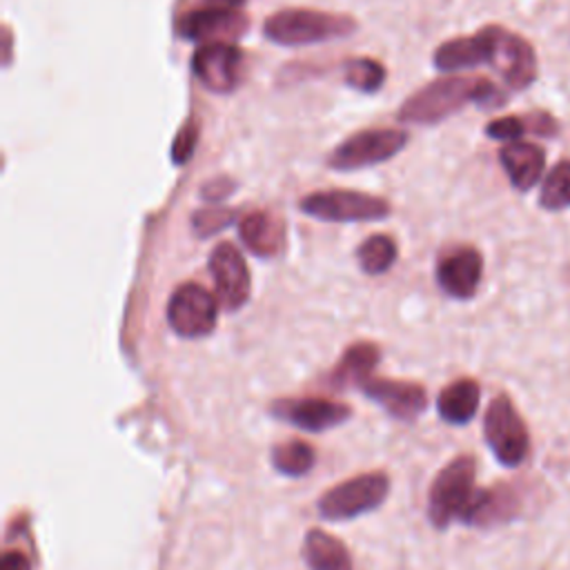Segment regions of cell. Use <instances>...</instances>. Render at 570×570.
Instances as JSON below:
<instances>
[{
  "instance_id": "obj_16",
  "label": "cell",
  "mask_w": 570,
  "mask_h": 570,
  "mask_svg": "<svg viewBox=\"0 0 570 570\" xmlns=\"http://www.w3.org/2000/svg\"><path fill=\"white\" fill-rule=\"evenodd\" d=\"M483 274V258L474 247H456L436 265L439 287L452 298H472Z\"/></svg>"
},
{
  "instance_id": "obj_17",
  "label": "cell",
  "mask_w": 570,
  "mask_h": 570,
  "mask_svg": "<svg viewBox=\"0 0 570 570\" xmlns=\"http://www.w3.org/2000/svg\"><path fill=\"white\" fill-rule=\"evenodd\" d=\"M499 163L505 169L510 183L519 191H528L543 174L546 154L532 142H508L499 149Z\"/></svg>"
},
{
  "instance_id": "obj_10",
  "label": "cell",
  "mask_w": 570,
  "mask_h": 570,
  "mask_svg": "<svg viewBox=\"0 0 570 570\" xmlns=\"http://www.w3.org/2000/svg\"><path fill=\"white\" fill-rule=\"evenodd\" d=\"M191 71L205 89L229 94L240 82L243 51L232 42L200 45L191 56Z\"/></svg>"
},
{
  "instance_id": "obj_6",
  "label": "cell",
  "mask_w": 570,
  "mask_h": 570,
  "mask_svg": "<svg viewBox=\"0 0 570 570\" xmlns=\"http://www.w3.org/2000/svg\"><path fill=\"white\" fill-rule=\"evenodd\" d=\"M488 38V62L512 91L528 89L537 78V53L532 45L499 24L483 27Z\"/></svg>"
},
{
  "instance_id": "obj_1",
  "label": "cell",
  "mask_w": 570,
  "mask_h": 570,
  "mask_svg": "<svg viewBox=\"0 0 570 570\" xmlns=\"http://www.w3.org/2000/svg\"><path fill=\"white\" fill-rule=\"evenodd\" d=\"M470 102L492 109L505 102V94L485 78H439L421 87L401 105L399 120L414 125H432L452 116Z\"/></svg>"
},
{
  "instance_id": "obj_24",
  "label": "cell",
  "mask_w": 570,
  "mask_h": 570,
  "mask_svg": "<svg viewBox=\"0 0 570 570\" xmlns=\"http://www.w3.org/2000/svg\"><path fill=\"white\" fill-rule=\"evenodd\" d=\"M358 265L365 274L379 276L387 272L396 261V243L385 234H374L363 240V245L356 249Z\"/></svg>"
},
{
  "instance_id": "obj_19",
  "label": "cell",
  "mask_w": 570,
  "mask_h": 570,
  "mask_svg": "<svg viewBox=\"0 0 570 570\" xmlns=\"http://www.w3.org/2000/svg\"><path fill=\"white\" fill-rule=\"evenodd\" d=\"M485 62H488V38L483 29L476 31L474 36H459V38L445 40L434 51V67L441 71H456V69H468Z\"/></svg>"
},
{
  "instance_id": "obj_32",
  "label": "cell",
  "mask_w": 570,
  "mask_h": 570,
  "mask_svg": "<svg viewBox=\"0 0 570 570\" xmlns=\"http://www.w3.org/2000/svg\"><path fill=\"white\" fill-rule=\"evenodd\" d=\"M232 189H234V187H232V180H229V178H216V180L205 183V187H203V198H207V200H218V198L227 196Z\"/></svg>"
},
{
  "instance_id": "obj_30",
  "label": "cell",
  "mask_w": 570,
  "mask_h": 570,
  "mask_svg": "<svg viewBox=\"0 0 570 570\" xmlns=\"http://www.w3.org/2000/svg\"><path fill=\"white\" fill-rule=\"evenodd\" d=\"M528 120V131H532L534 136H546V138H552L557 131H559V122L546 114V111H537V114H528L525 116Z\"/></svg>"
},
{
  "instance_id": "obj_21",
  "label": "cell",
  "mask_w": 570,
  "mask_h": 570,
  "mask_svg": "<svg viewBox=\"0 0 570 570\" xmlns=\"http://www.w3.org/2000/svg\"><path fill=\"white\" fill-rule=\"evenodd\" d=\"M303 554L312 570H352V554L345 543L318 528L307 532Z\"/></svg>"
},
{
  "instance_id": "obj_5",
  "label": "cell",
  "mask_w": 570,
  "mask_h": 570,
  "mask_svg": "<svg viewBox=\"0 0 570 570\" xmlns=\"http://www.w3.org/2000/svg\"><path fill=\"white\" fill-rule=\"evenodd\" d=\"M387 492L390 479L385 472H365L323 492L316 508L327 521H345L379 508Z\"/></svg>"
},
{
  "instance_id": "obj_15",
  "label": "cell",
  "mask_w": 570,
  "mask_h": 570,
  "mask_svg": "<svg viewBox=\"0 0 570 570\" xmlns=\"http://www.w3.org/2000/svg\"><path fill=\"white\" fill-rule=\"evenodd\" d=\"M523 505V492L517 483H497L492 488H479L463 523L476 528H494L512 521Z\"/></svg>"
},
{
  "instance_id": "obj_2",
  "label": "cell",
  "mask_w": 570,
  "mask_h": 570,
  "mask_svg": "<svg viewBox=\"0 0 570 570\" xmlns=\"http://www.w3.org/2000/svg\"><path fill=\"white\" fill-rule=\"evenodd\" d=\"M474 479L476 461L470 454H459L439 470L428 492V517L434 528H445L454 519H465L479 492Z\"/></svg>"
},
{
  "instance_id": "obj_26",
  "label": "cell",
  "mask_w": 570,
  "mask_h": 570,
  "mask_svg": "<svg viewBox=\"0 0 570 570\" xmlns=\"http://www.w3.org/2000/svg\"><path fill=\"white\" fill-rule=\"evenodd\" d=\"M343 78L350 87L363 94H372V91H379L381 85L385 82V67L372 58L347 60L343 69Z\"/></svg>"
},
{
  "instance_id": "obj_11",
  "label": "cell",
  "mask_w": 570,
  "mask_h": 570,
  "mask_svg": "<svg viewBox=\"0 0 570 570\" xmlns=\"http://www.w3.org/2000/svg\"><path fill=\"white\" fill-rule=\"evenodd\" d=\"M209 274L216 287L218 303L234 312L249 298V269L243 254L232 243H218L209 254Z\"/></svg>"
},
{
  "instance_id": "obj_28",
  "label": "cell",
  "mask_w": 570,
  "mask_h": 570,
  "mask_svg": "<svg viewBox=\"0 0 570 570\" xmlns=\"http://www.w3.org/2000/svg\"><path fill=\"white\" fill-rule=\"evenodd\" d=\"M525 131H528V120L521 116H505V118L490 120L485 125V134L494 140H512L514 142Z\"/></svg>"
},
{
  "instance_id": "obj_3",
  "label": "cell",
  "mask_w": 570,
  "mask_h": 570,
  "mask_svg": "<svg viewBox=\"0 0 570 570\" xmlns=\"http://www.w3.org/2000/svg\"><path fill=\"white\" fill-rule=\"evenodd\" d=\"M354 29L356 22L350 16L316 9H283L265 20V36L287 47L343 38Z\"/></svg>"
},
{
  "instance_id": "obj_22",
  "label": "cell",
  "mask_w": 570,
  "mask_h": 570,
  "mask_svg": "<svg viewBox=\"0 0 570 570\" xmlns=\"http://www.w3.org/2000/svg\"><path fill=\"white\" fill-rule=\"evenodd\" d=\"M381 358V352L374 343H354L345 350L341 363L334 367L330 381L336 387L345 385H361L365 379L372 376V370L376 367Z\"/></svg>"
},
{
  "instance_id": "obj_12",
  "label": "cell",
  "mask_w": 570,
  "mask_h": 570,
  "mask_svg": "<svg viewBox=\"0 0 570 570\" xmlns=\"http://www.w3.org/2000/svg\"><path fill=\"white\" fill-rule=\"evenodd\" d=\"M269 412L281 419L287 421L296 428H303L307 432H323L330 428H336L341 423H345L352 416L350 405L338 403V401H330V399H278L272 403Z\"/></svg>"
},
{
  "instance_id": "obj_33",
  "label": "cell",
  "mask_w": 570,
  "mask_h": 570,
  "mask_svg": "<svg viewBox=\"0 0 570 570\" xmlns=\"http://www.w3.org/2000/svg\"><path fill=\"white\" fill-rule=\"evenodd\" d=\"M203 7H212V9H229V11H240V7L245 4V0H200Z\"/></svg>"
},
{
  "instance_id": "obj_20",
  "label": "cell",
  "mask_w": 570,
  "mask_h": 570,
  "mask_svg": "<svg viewBox=\"0 0 570 570\" xmlns=\"http://www.w3.org/2000/svg\"><path fill=\"white\" fill-rule=\"evenodd\" d=\"M479 396L481 387L474 379H456L441 390L436 399V410L443 421L452 425H463L476 414Z\"/></svg>"
},
{
  "instance_id": "obj_18",
  "label": "cell",
  "mask_w": 570,
  "mask_h": 570,
  "mask_svg": "<svg viewBox=\"0 0 570 570\" xmlns=\"http://www.w3.org/2000/svg\"><path fill=\"white\" fill-rule=\"evenodd\" d=\"M240 240L256 256H276L285 245V225L269 212H249L238 223Z\"/></svg>"
},
{
  "instance_id": "obj_29",
  "label": "cell",
  "mask_w": 570,
  "mask_h": 570,
  "mask_svg": "<svg viewBox=\"0 0 570 570\" xmlns=\"http://www.w3.org/2000/svg\"><path fill=\"white\" fill-rule=\"evenodd\" d=\"M196 142H198V125L196 120H189L180 127L178 136L174 138V145H171V160L176 165H183L191 158L194 149H196Z\"/></svg>"
},
{
  "instance_id": "obj_31",
  "label": "cell",
  "mask_w": 570,
  "mask_h": 570,
  "mask_svg": "<svg viewBox=\"0 0 570 570\" xmlns=\"http://www.w3.org/2000/svg\"><path fill=\"white\" fill-rule=\"evenodd\" d=\"M0 570H31V559L20 550H7L2 554Z\"/></svg>"
},
{
  "instance_id": "obj_23",
  "label": "cell",
  "mask_w": 570,
  "mask_h": 570,
  "mask_svg": "<svg viewBox=\"0 0 570 570\" xmlns=\"http://www.w3.org/2000/svg\"><path fill=\"white\" fill-rule=\"evenodd\" d=\"M316 452L309 443L292 439L272 448V465L287 476H303L314 468Z\"/></svg>"
},
{
  "instance_id": "obj_4",
  "label": "cell",
  "mask_w": 570,
  "mask_h": 570,
  "mask_svg": "<svg viewBox=\"0 0 570 570\" xmlns=\"http://www.w3.org/2000/svg\"><path fill=\"white\" fill-rule=\"evenodd\" d=\"M483 436L501 465L517 468L530 454V434L508 394L490 401L483 416Z\"/></svg>"
},
{
  "instance_id": "obj_25",
  "label": "cell",
  "mask_w": 570,
  "mask_h": 570,
  "mask_svg": "<svg viewBox=\"0 0 570 570\" xmlns=\"http://www.w3.org/2000/svg\"><path fill=\"white\" fill-rule=\"evenodd\" d=\"M539 205L548 212L570 207V160H561L548 171L539 191Z\"/></svg>"
},
{
  "instance_id": "obj_8",
  "label": "cell",
  "mask_w": 570,
  "mask_h": 570,
  "mask_svg": "<svg viewBox=\"0 0 570 570\" xmlns=\"http://www.w3.org/2000/svg\"><path fill=\"white\" fill-rule=\"evenodd\" d=\"M407 142L405 131L396 129H365L347 140H343L327 158L332 169L350 171V169H361L367 165L383 163L392 156H396Z\"/></svg>"
},
{
  "instance_id": "obj_9",
  "label": "cell",
  "mask_w": 570,
  "mask_h": 570,
  "mask_svg": "<svg viewBox=\"0 0 570 570\" xmlns=\"http://www.w3.org/2000/svg\"><path fill=\"white\" fill-rule=\"evenodd\" d=\"M218 305L198 283H183L169 298L167 323L183 338L207 336L216 327Z\"/></svg>"
},
{
  "instance_id": "obj_13",
  "label": "cell",
  "mask_w": 570,
  "mask_h": 570,
  "mask_svg": "<svg viewBox=\"0 0 570 570\" xmlns=\"http://www.w3.org/2000/svg\"><path fill=\"white\" fill-rule=\"evenodd\" d=\"M247 29V18L240 11L200 7L191 9L176 22V33L194 42H225L227 38H238Z\"/></svg>"
},
{
  "instance_id": "obj_27",
  "label": "cell",
  "mask_w": 570,
  "mask_h": 570,
  "mask_svg": "<svg viewBox=\"0 0 570 570\" xmlns=\"http://www.w3.org/2000/svg\"><path fill=\"white\" fill-rule=\"evenodd\" d=\"M234 220V212L232 209H223V207H205L200 212H196L191 216V225L194 232L198 236H212L216 232H220L223 227H227Z\"/></svg>"
},
{
  "instance_id": "obj_7",
  "label": "cell",
  "mask_w": 570,
  "mask_h": 570,
  "mask_svg": "<svg viewBox=\"0 0 570 570\" xmlns=\"http://www.w3.org/2000/svg\"><path fill=\"white\" fill-rule=\"evenodd\" d=\"M301 209L314 218L343 223V220H379L390 214L387 200L350 189L314 191L301 200Z\"/></svg>"
},
{
  "instance_id": "obj_14",
  "label": "cell",
  "mask_w": 570,
  "mask_h": 570,
  "mask_svg": "<svg viewBox=\"0 0 570 570\" xmlns=\"http://www.w3.org/2000/svg\"><path fill=\"white\" fill-rule=\"evenodd\" d=\"M358 387L363 390V394L367 399L376 401L387 414H392L394 419H401V421L416 419L428 405V394L416 383L370 376Z\"/></svg>"
}]
</instances>
